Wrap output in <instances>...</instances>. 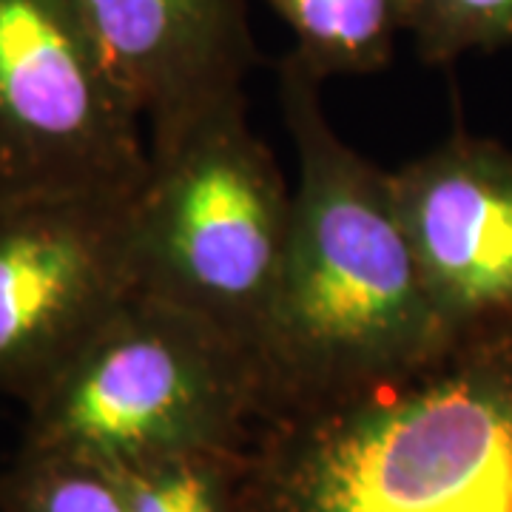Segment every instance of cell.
I'll use <instances>...</instances> for the list:
<instances>
[{
	"label": "cell",
	"mask_w": 512,
	"mask_h": 512,
	"mask_svg": "<svg viewBox=\"0 0 512 512\" xmlns=\"http://www.w3.org/2000/svg\"><path fill=\"white\" fill-rule=\"evenodd\" d=\"M239 453H185L123 470L131 512H239Z\"/></svg>",
	"instance_id": "8fae6325"
},
{
	"label": "cell",
	"mask_w": 512,
	"mask_h": 512,
	"mask_svg": "<svg viewBox=\"0 0 512 512\" xmlns=\"http://www.w3.org/2000/svg\"><path fill=\"white\" fill-rule=\"evenodd\" d=\"M134 194L0 200V393L23 407L134 293Z\"/></svg>",
	"instance_id": "8992f818"
},
{
	"label": "cell",
	"mask_w": 512,
	"mask_h": 512,
	"mask_svg": "<svg viewBox=\"0 0 512 512\" xmlns=\"http://www.w3.org/2000/svg\"><path fill=\"white\" fill-rule=\"evenodd\" d=\"M291 26V55L325 83L336 74H370L390 63L396 40L410 32L416 0H268Z\"/></svg>",
	"instance_id": "9c48e42d"
},
{
	"label": "cell",
	"mask_w": 512,
	"mask_h": 512,
	"mask_svg": "<svg viewBox=\"0 0 512 512\" xmlns=\"http://www.w3.org/2000/svg\"><path fill=\"white\" fill-rule=\"evenodd\" d=\"M319 86L293 57L282 60L279 100L299 185L285 265L254 348L259 421L365 390L447 342L390 171L333 131Z\"/></svg>",
	"instance_id": "6da1fadb"
},
{
	"label": "cell",
	"mask_w": 512,
	"mask_h": 512,
	"mask_svg": "<svg viewBox=\"0 0 512 512\" xmlns=\"http://www.w3.org/2000/svg\"><path fill=\"white\" fill-rule=\"evenodd\" d=\"M239 512H512V316L259 421L239 456Z\"/></svg>",
	"instance_id": "7a4b0ae2"
},
{
	"label": "cell",
	"mask_w": 512,
	"mask_h": 512,
	"mask_svg": "<svg viewBox=\"0 0 512 512\" xmlns=\"http://www.w3.org/2000/svg\"><path fill=\"white\" fill-rule=\"evenodd\" d=\"M293 191L245 120V94L148 137L131 208L134 291L251 353L291 239Z\"/></svg>",
	"instance_id": "3957f363"
},
{
	"label": "cell",
	"mask_w": 512,
	"mask_h": 512,
	"mask_svg": "<svg viewBox=\"0 0 512 512\" xmlns=\"http://www.w3.org/2000/svg\"><path fill=\"white\" fill-rule=\"evenodd\" d=\"M390 188L444 336L512 316V148L456 131Z\"/></svg>",
	"instance_id": "52a82bcc"
},
{
	"label": "cell",
	"mask_w": 512,
	"mask_h": 512,
	"mask_svg": "<svg viewBox=\"0 0 512 512\" xmlns=\"http://www.w3.org/2000/svg\"><path fill=\"white\" fill-rule=\"evenodd\" d=\"M410 35L427 63L512 43V0H416Z\"/></svg>",
	"instance_id": "7c38bea8"
},
{
	"label": "cell",
	"mask_w": 512,
	"mask_h": 512,
	"mask_svg": "<svg viewBox=\"0 0 512 512\" xmlns=\"http://www.w3.org/2000/svg\"><path fill=\"white\" fill-rule=\"evenodd\" d=\"M148 137L242 97L254 63L242 0H77Z\"/></svg>",
	"instance_id": "ba28073f"
},
{
	"label": "cell",
	"mask_w": 512,
	"mask_h": 512,
	"mask_svg": "<svg viewBox=\"0 0 512 512\" xmlns=\"http://www.w3.org/2000/svg\"><path fill=\"white\" fill-rule=\"evenodd\" d=\"M0 512H131L126 481L89 458L20 444L0 473Z\"/></svg>",
	"instance_id": "30bf717a"
},
{
	"label": "cell",
	"mask_w": 512,
	"mask_h": 512,
	"mask_svg": "<svg viewBox=\"0 0 512 512\" xmlns=\"http://www.w3.org/2000/svg\"><path fill=\"white\" fill-rule=\"evenodd\" d=\"M143 123L77 0H0V200L134 194Z\"/></svg>",
	"instance_id": "5b68a950"
},
{
	"label": "cell",
	"mask_w": 512,
	"mask_h": 512,
	"mask_svg": "<svg viewBox=\"0 0 512 512\" xmlns=\"http://www.w3.org/2000/svg\"><path fill=\"white\" fill-rule=\"evenodd\" d=\"M256 421L251 353L200 316L134 291L26 404L20 444L123 473L185 453H239Z\"/></svg>",
	"instance_id": "277c9868"
}]
</instances>
